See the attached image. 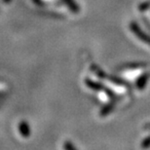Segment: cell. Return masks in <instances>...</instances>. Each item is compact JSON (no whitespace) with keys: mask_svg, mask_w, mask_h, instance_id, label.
Masks as SVG:
<instances>
[{"mask_svg":"<svg viewBox=\"0 0 150 150\" xmlns=\"http://www.w3.org/2000/svg\"><path fill=\"white\" fill-rule=\"evenodd\" d=\"M130 28H131V30L134 32V34L136 35L137 38L140 39L142 42H144L145 44H147L148 46H150V36L147 34H145V32H143L142 29H140L137 23H132Z\"/></svg>","mask_w":150,"mask_h":150,"instance_id":"6da1fadb","label":"cell"},{"mask_svg":"<svg viewBox=\"0 0 150 150\" xmlns=\"http://www.w3.org/2000/svg\"><path fill=\"white\" fill-rule=\"evenodd\" d=\"M149 77H150V75L149 73H144V74H142V76H140L139 79H137V88L139 89V90H143L145 88V86H146V84H147L148 82V80H149Z\"/></svg>","mask_w":150,"mask_h":150,"instance_id":"7a4b0ae2","label":"cell"},{"mask_svg":"<svg viewBox=\"0 0 150 150\" xmlns=\"http://www.w3.org/2000/svg\"><path fill=\"white\" fill-rule=\"evenodd\" d=\"M112 108H113V104H109V105L104 106L103 109L101 110V115H107V114L111 111Z\"/></svg>","mask_w":150,"mask_h":150,"instance_id":"3957f363","label":"cell"},{"mask_svg":"<svg viewBox=\"0 0 150 150\" xmlns=\"http://www.w3.org/2000/svg\"><path fill=\"white\" fill-rule=\"evenodd\" d=\"M149 7H150V2H144V3H142V4L139 6V10L140 12H143V11L147 10Z\"/></svg>","mask_w":150,"mask_h":150,"instance_id":"277c9868","label":"cell"},{"mask_svg":"<svg viewBox=\"0 0 150 150\" xmlns=\"http://www.w3.org/2000/svg\"><path fill=\"white\" fill-rule=\"evenodd\" d=\"M142 148H148L150 147V137H146V139L143 140L142 143Z\"/></svg>","mask_w":150,"mask_h":150,"instance_id":"5b68a950","label":"cell"},{"mask_svg":"<svg viewBox=\"0 0 150 150\" xmlns=\"http://www.w3.org/2000/svg\"><path fill=\"white\" fill-rule=\"evenodd\" d=\"M146 129H149V130H150V124H149V125L147 126V127H146Z\"/></svg>","mask_w":150,"mask_h":150,"instance_id":"8992f818","label":"cell"}]
</instances>
